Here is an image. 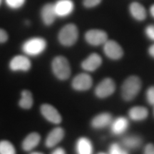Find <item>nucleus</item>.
<instances>
[{"label":"nucleus","mask_w":154,"mask_h":154,"mask_svg":"<svg viewBox=\"0 0 154 154\" xmlns=\"http://www.w3.org/2000/svg\"><path fill=\"white\" fill-rule=\"evenodd\" d=\"M141 80L137 76H131L126 79L121 86V96L125 101H130L135 99L141 88Z\"/></svg>","instance_id":"nucleus-1"},{"label":"nucleus","mask_w":154,"mask_h":154,"mask_svg":"<svg viewBox=\"0 0 154 154\" xmlns=\"http://www.w3.org/2000/svg\"><path fill=\"white\" fill-rule=\"evenodd\" d=\"M51 69L54 74L60 80H66L72 72L69 61L62 56H58L53 59Z\"/></svg>","instance_id":"nucleus-2"},{"label":"nucleus","mask_w":154,"mask_h":154,"mask_svg":"<svg viewBox=\"0 0 154 154\" xmlns=\"http://www.w3.org/2000/svg\"><path fill=\"white\" fill-rule=\"evenodd\" d=\"M79 37V30L76 25L69 24L61 28L58 34V39L65 47H71L76 43Z\"/></svg>","instance_id":"nucleus-3"},{"label":"nucleus","mask_w":154,"mask_h":154,"mask_svg":"<svg viewBox=\"0 0 154 154\" xmlns=\"http://www.w3.org/2000/svg\"><path fill=\"white\" fill-rule=\"evenodd\" d=\"M47 47V42L43 38L34 37L23 44L22 50L26 55L35 57L43 52Z\"/></svg>","instance_id":"nucleus-4"},{"label":"nucleus","mask_w":154,"mask_h":154,"mask_svg":"<svg viewBox=\"0 0 154 154\" xmlns=\"http://www.w3.org/2000/svg\"><path fill=\"white\" fill-rule=\"evenodd\" d=\"M116 84L112 79L106 78L95 88V95L100 99H105L114 93Z\"/></svg>","instance_id":"nucleus-5"},{"label":"nucleus","mask_w":154,"mask_h":154,"mask_svg":"<svg viewBox=\"0 0 154 154\" xmlns=\"http://www.w3.org/2000/svg\"><path fill=\"white\" fill-rule=\"evenodd\" d=\"M84 37L86 42L92 46L103 45L108 40L107 34L104 31L100 29L88 30Z\"/></svg>","instance_id":"nucleus-6"},{"label":"nucleus","mask_w":154,"mask_h":154,"mask_svg":"<svg viewBox=\"0 0 154 154\" xmlns=\"http://www.w3.org/2000/svg\"><path fill=\"white\" fill-rule=\"evenodd\" d=\"M93 79L88 74L82 73L76 75L72 82V88L76 91H87L92 86Z\"/></svg>","instance_id":"nucleus-7"},{"label":"nucleus","mask_w":154,"mask_h":154,"mask_svg":"<svg viewBox=\"0 0 154 154\" xmlns=\"http://www.w3.org/2000/svg\"><path fill=\"white\" fill-rule=\"evenodd\" d=\"M103 51L107 57L113 60L120 59L124 55L122 48L116 41L107 40L103 44Z\"/></svg>","instance_id":"nucleus-8"},{"label":"nucleus","mask_w":154,"mask_h":154,"mask_svg":"<svg viewBox=\"0 0 154 154\" xmlns=\"http://www.w3.org/2000/svg\"><path fill=\"white\" fill-rule=\"evenodd\" d=\"M32 66V63L28 57L22 55L15 56L9 62V68L13 72H28Z\"/></svg>","instance_id":"nucleus-9"},{"label":"nucleus","mask_w":154,"mask_h":154,"mask_svg":"<svg viewBox=\"0 0 154 154\" xmlns=\"http://www.w3.org/2000/svg\"><path fill=\"white\" fill-rule=\"evenodd\" d=\"M40 110L43 116L49 122L54 124H59L61 122L62 118L61 114L53 106L48 103H44L41 106Z\"/></svg>","instance_id":"nucleus-10"},{"label":"nucleus","mask_w":154,"mask_h":154,"mask_svg":"<svg viewBox=\"0 0 154 154\" xmlns=\"http://www.w3.org/2000/svg\"><path fill=\"white\" fill-rule=\"evenodd\" d=\"M54 6L57 16L60 17L69 16L74 9V4L72 0H58Z\"/></svg>","instance_id":"nucleus-11"},{"label":"nucleus","mask_w":154,"mask_h":154,"mask_svg":"<svg viewBox=\"0 0 154 154\" xmlns=\"http://www.w3.org/2000/svg\"><path fill=\"white\" fill-rule=\"evenodd\" d=\"M102 63L101 56L98 54L93 53L90 54L82 63V67L86 72H94Z\"/></svg>","instance_id":"nucleus-12"},{"label":"nucleus","mask_w":154,"mask_h":154,"mask_svg":"<svg viewBox=\"0 0 154 154\" xmlns=\"http://www.w3.org/2000/svg\"><path fill=\"white\" fill-rule=\"evenodd\" d=\"M113 121L112 115L111 113L104 112L99 113L94 116L91 120V124L92 127L96 129H101L110 126Z\"/></svg>","instance_id":"nucleus-13"},{"label":"nucleus","mask_w":154,"mask_h":154,"mask_svg":"<svg viewBox=\"0 0 154 154\" xmlns=\"http://www.w3.org/2000/svg\"><path fill=\"white\" fill-rule=\"evenodd\" d=\"M129 126V122L126 117L120 116L118 118L113 119L112 122L110 124V129L113 134L119 136L123 134L128 129Z\"/></svg>","instance_id":"nucleus-14"},{"label":"nucleus","mask_w":154,"mask_h":154,"mask_svg":"<svg viewBox=\"0 0 154 154\" xmlns=\"http://www.w3.org/2000/svg\"><path fill=\"white\" fill-rule=\"evenodd\" d=\"M64 137V130L61 127H57L50 131L46 139L45 144L48 148H53L61 141Z\"/></svg>","instance_id":"nucleus-15"},{"label":"nucleus","mask_w":154,"mask_h":154,"mask_svg":"<svg viewBox=\"0 0 154 154\" xmlns=\"http://www.w3.org/2000/svg\"><path fill=\"white\" fill-rule=\"evenodd\" d=\"M57 14L53 4H46L41 10V17L44 24L50 26L54 22Z\"/></svg>","instance_id":"nucleus-16"},{"label":"nucleus","mask_w":154,"mask_h":154,"mask_svg":"<svg viewBox=\"0 0 154 154\" xmlns=\"http://www.w3.org/2000/svg\"><path fill=\"white\" fill-rule=\"evenodd\" d=\"M41 136L36 132L31 133L24 138L22 142V149L25 151H30L36 147L39 143Z\"/></svg>","instance_id":"nucleus-17"},{"label":"nucleus","mask_w":154,"mask_h":154,"mask_svg":"<svg viewBox=\"0 0 154 154\" xmlns=\"http://www.w3.org/2000/svg\"><path fill=\"white\" fill-rule=\"evenodd\" d=\"M142 138L137 135H129L123 138L121 140L122 146L126 150H134L138 149L141 146Z\"/></svg>","instance_id":"nucleus-18"},{"label":"nucleus","mask_w":154,"mask_h":154,"mask_svg":"<svg viewBox=\"0 0 154 154\" xmlns=\"http://www.w3.org/2000/svg\"><path fill=\"white\" fill-rule=\"evenodd\" d=\"M76 151L77 154L93 153V146L91 140L86 137L79 138L76 143Z\"/></svg>","instance_id":"nucleus-19"},{"label":"nucleus","mask_w":154,"mask_h":154,"mask_svg":"<svg viewBox=\"0 0 154 154\" xmlns=\"http://www.w3.org/2000/svg\"><path fill=\"white\" fill-rule=\"evenodd\" d=\"M128 116H129V118L133 121H143L149 116V111L146 107L134 106L130 109L128 111Z\"/></svg>","instance_id":"nucleus-20"},{"label":"nucleus","mask_w":154,"mask_h":154,"mask_svg":"<svg viewBox=\"0 0 154 154\" xmlns=\"http://www.w3.org/2000/svg\"><path fill=\"white\" fill-rule=\"evenodd\" d=\"M131 14L134 19L138 21H143L146 17V11L143 6L137 2H134L129 7Z\"/></svg>","instance_id":"nucleus-21"},{"label":"nucleus","mask_w":154,"mask_h":154,"mask_svg":"<svg viewBox=\"0 0 154 154\" xmlns=\"http://www.w3.org/2000/svg\"><path fill=\"white\" fill-rule=\"evenodd\" d=\"M33 96L31 91L24 90L22 92V98L19 100V106L24 109H29L33 105Z\"/></svg>","instance_id":"nucleus-22"},{"label":"nucleus","mask_w":154,"mask_h":154,"mask_svg":"<svg viewBox=\"0 0 154 154\" xmlns=\"http://www.w3.org/2000/svg\"><path fill=\"white\" fill-rule=\"evenodd\" d=\"M0 154H16L14 146L8 140L0 141Z\"/></svg>","instance_id":"nucleus-23"},{"label":"nucleus","mask_w":154,"mask_h":154,"mask_svg":"<svg viewBox=\"0 0 154 154\" xmlns=\"http://www.w3.org/2000/svg\"><path fill=\"white\" fill-rule=\"evenodd\" d=\"M26 0H5V2L9 8L17 9L21 8L24 5Z\"/></svg>","instance_id":"nucleus-24"},{"label":"nucleus","mask_w":154,"mask_h":154,"mask_svg":"<svg viewBox=\"0 0 154 154\" xmlns=\"http://www.w3.org/2000/svg\"><path fill=\"white\" fill-rule=\"evenodd\" d=\"M146 100L150 105L154 106V86H151L147 89L146 93Z\"/></svg>","instance_id":"nucleus-25"},{"label":"nucleus","mask_w":154,"mask_h":154,"mask_svg":"<svg viewBox=\"0 0 154 154\" xmlns=\"http://www.w3.org/2000/svg\"><path fill=\"white\" fill-rule=\"evenodd\" d=\"M123 148L118 143H112L109 149V154H121Z\"/></svg>","instance_id":"nucleus-26"},{"label":"nucleus","mask_w":154,"mask_h":154,"mask_svg":"<svg viewBox=\"0 0 154 154\" xmlns=\"http://www.w3.org/2000/svg\"><path fill=\"white\" fill-rule=\"evenodd\" d=\"M101 1L102 0H83V4L84 7L87 8H92L99 5Z\"/></svg>","instance_id":"nucleus-27"},{"label":"nucleus","mask_w":154,"mask_h":154,"mask_svg":"<svg viewBox=\"0 0 154 154\" xmlns=\"http://www.w3.org/2000/svg\"><path fill=\"white\" fill-rule=\"evenodd\" d=\"M146 36L149 37L150 39L154 41V25H149L146 28L145 30Z\"/></svg>","instance_id":"nucleus-28"},{"label":"nucleus","mask_w":154,"mask_h":154,"mask_svg":"<svg viewBox=\"0 0 154 154\" xmlns=\"http://www.w3.org/2000/svg\"><path fill=\"white\" fill-rule=\"evenodd\" d=\"M8 40V34L5 30L0 29V44L5 43Z\"/></svg>","instance_id":"nucleus-29"},{"label":"nucleus","mask_w":154,"mask_h":154,"mask_svg":"<svg viewBox=\"0 0 154 154\" xmlns=\"http://www.w3.org/2000/svg\"><path fill=\"white\" fill-rule=\"evenodd\" d=\"M143 154H154V145L152 143L147 144L144 148Z\"/></svg>","instance_id":"nucleus-30"},{"label":"nucleus","mask_w":154,"mask_h":154,"mask_svg":"<svg viewBox=\"0 0 154 154\" xmlns=\"http://www.w3.org/2000/svg\"><path fill=\"white\" fill-rule=\"evenodd\" d=\"M51 154H66V153L65 150L62 148H57V149L54 150Z\"/></svg>","instance_id":"nucleus-31"},{"label":"nucleus","mask_w":154,"mask_h":154,"mask_svg":"<svg viewBox=\"0 0 154 154\" xmlns=\"http://www.w3.org/2000/svg\"><path fill=\"white\" fill-rule=\"evenodd\" d=\"M149 53L152 57L154 58V44L151 45L149 49Z\"/></svg>","instance_id":"nucleus-32"},{"label":"nucleus","mask_w":154,"mask_h":154,"mask_svg":"<svg viewBox=\"0 0 154 154\" xmlns=\"http://www.w3.org/2000/svg\"><path fill=\"white\" fill-rule=\"evenodd\" d=\"M150 12H151V14L152 15V17L154 18V5H152L150 8Z\"/></svg>","instance_id":"nucleus-33"},{"label":"nucleus","mask_w":154,"mask_h":154,"mask_svg":"<svg viewBox=\"0 0 154 154\" xmlns=\"http://www.w3.org/2000/svg\"><path fill=\"white\" fill-rule=\"evenodd\" d=\"M121 154H129V153H128V152L127 151L126 149H123V151H122V152H121Z\"/></svg>","instance_id":"nucleus-34"},{"label":"nucleus","mask_w":154,"mask_h":154,"mask_svg":"<svg viewBox=\"0 0 154 154\" xmlns=\"http://www.w3.org/2000/svg\"><path fill=\"white\" fill-rule=\"evenodd\" d=\"M30 154H44V153H40V152H32V153Z\"/></svg>","instance_id":"nucleus-35"},{"label":"nucleus","mask_w":154,"mask_h":154,"mask_svg":"<svg viewBox=\"0 0 154 154\" xmlns=\"http://www.w3.org/2000/svg\"><path fill=\"white\" fill-rule=\"evenodd\" d=\"M98 154H106V153H99Z\"/></svg>","instance_id":"nucleus-36"},{"label":"nucleus","mask_w":154,"mask_h":154,"mask_svg":"<svg viewBox=\"0 0 154 154\" xmlns=\"http://www.w3.org/2000/svg\"><path fill=\"white\" fill-rule=\"evenodd\" d=\"M2 0H0V5H1V4H2Z\"/></svg>","instance_id":"nucleus-37"},{"label":"nucleus","mask_w":154,"mask_h":154,"mask_svg":"<svg viewBox=\"0 0 154 154\" xmlns=\"http://www.w3.org/2000/svg\"><path fill=\"white\" fill-rule=\"evenodd\" d=\"M153 113H154V111H153Z\"/></svg>","instance_id":"nucleus-38"}]
</instances>
